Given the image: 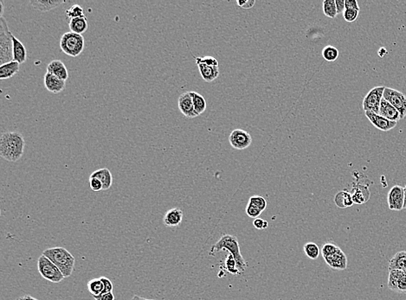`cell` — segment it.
<instances>
[{"label":"cell","instance_id":"8fae6325","mask_svg":"<svg viewBox=\"0 0 406 300\" xmlns=\"http://www.w3.org/2000/svg\"><path fill=\"white\" fill-rule=\"evenodd\" d=\"M387 202L391 210L400 211L404 209L405 203V192L404 188L400 185L393 186L390 189L387 196Z\"/></svg>","mask_w":406,"mask_h":300},{"label":"cell","instance_id":"3957f363","mask_svg":"<svg viewBox=\"0 0 406 300\" xmlns=\"http://www.w3.org/2000/svg\"><path fill=\"white\" fill-rule=\"evenodd\" d=\"M222 250H227L230 254L234 257L239 273H244L247 267V264L242 256L240 246L237 237L230 235H224L222 236L220 239L217 240V243L212 246L210 253L213 254L214 252H220Z\"/></svg>","mask_w":406,"mask_h":300},{"label":"cell","instance_id":"681fc988","mask_svg":"<svg viewBox=\"0 0 406 300\" xmlns=\"http://www.w3.org/2000/svg\"><path fill=\"white\" fill-rule=\"evenodd\" d=\"M0 17H3V2L2 1H0Z\"/></svg>","mask_w":406,"mask_h":300},{"label":"cell","instance_id":"6da1fadb","mask_svg":"<svg viewBox=\"0 0 406 300\" xmlns=\"http://www.w3.org/2000/svg\"><path fill=\"white\" fill-rule=\"evenodd\" d=\"M25 141L18 132H3L0 138V156L9 162H17L24 152Z\"/></svg>","mask_w":406,"mask_h":300},{"label":"cell","instance_id":"e0dca14e","mask_svg":"<svg viewBox=\"0 0 406 300\" xmlns=\"http://www.w3.org/2000/svg\"><path fill=\"white\" fill-rule=\"evenodd\" d=\"M379 115L392 121L398 122V120H401L399 111L384 98L382 99L379 107Z\"/></svg>","mask_w":406,"mask_h":300},{"label":"cell","instance_id":"f546056e","mask_svg":"<svg viewBox=\"0 0 406 300\" xmlns=\"http://www.w3.org/2000/svg\"><path fill=\"white\" fill-rule=\"evenodd\" d=\"M306 256L311 259V260H316L321 254V249L317 244L315 242H307L303 247Z\"/></svg>","mask_w":406,"mask_h":300},{"label":"cell","instance_id":"74e56055","mask_svg":"<svg viewBox=\"0 0 406 300\" xmlns=\"http://www.w3.org/2000/svg\"><path fill=\"white\" fill-rule=\"evenodd\" d=\"M359 10H352V9H346L343 13V17L346 22L352 23L359 17Z\"/></svg>","mask_w":406,"mask_h":300},{"label":"cell","instance_id":"836d02e7","mask_svg":"<svg viewBox=\"0 0 406 300\" xmlns=\"http://www.w3.org/2000/svg\"><path fill=\"white\" fill-rule=\"evenodd\" d=\"M250 205L253 206L255 208L261 210L262 212L265 210L266 207H267V201L264 199L263 196H251L250 200H249V203Z\"/></svg>","mask_w":406,"mask_h":300},{"label":"cell","instance_id":"83f0119b","mask_svg":"<svg viewBox=\"0 0 406 300\" xmlns=\"http://www.w3.org/2000/svg\"><path fill=\"white\" fill-rule=\"evenodd\" d=\"M88 292L90 293L93 297H97L103 294L104 291V285L102 282V279H93L88 282Z\"/></svg>","mask_w":406,"mask_h":300},{"label":"cell","instance_id":"52a82bcc","mask_svg":"<svg viewBox=\"0 0 406 300\" xmlns=\"http://www.w3.org/2000/svg\"><path fill=\"white\" fill-rule=\"evenodd\" d=\"M385 88L386 87H375L368 92L363 100L364 111L372 112L379 115V107L381 104Z\"/></svg>","mask_w":406,"mask_h":300},{"label":"cell","instance_id":"7402d4cb","mask_svg":"<svg viewBox=\"0 0 406 300\" xmlns=\"http://www.w3.org/2000/svg\"><path fill=\"white\" fill-rule=\"evenodd\" d=\"M20 64L17 61H11L0 66V79L7 80L13 77L19 72Z\"/></svg>","mask_w":406,"mask_h":300},{"label":"cell","instance_id":"f1b7e54d","mask_svg":"<svg viewBox=\"0 0 406 300\" xmlns=\"http://www.w3.org/2000/svg\"><path fill=\"white\" fill-rule=\"evenodd\" d=\"M192 98H193V105H194V109L196 111L198 115H202L204 113L205 109H206V101L204 100L202 95H200L197 92H190Z\"/></svg>","mask_w":406,"mask_h":300},{"label":"cell","instance_id":"ab89813d","mask_svg":"<svg viewBox=\"0 0 406 300\" xmlns=\"http://www.w3.org/2000/svg\"><path fill=\"white\" fill-rule=\"evenodd\" d=\"M246 214H247L249 217L257 219V218H259V216L262 214V211L257 209V208H255L253 206L248 204L247 207H246Z\"/></svg>","mask_w":406,"mask_h":300},{"label":"cell","instance_id":"d6a6232c","mask_svg":"<svg viewBox=\"0 0 406 300\" xmlns=\"http://www.w3.org/2000/svg\"><path fill=\"white\" fill-rule=\"evenodd\" d=\"M323 12L325 16L335 18L337 17V9L335 5V0H324L323 1Z\"/></svg>","mask_w":406,"mask_h":300},{"label":"cell","instance_id":"8d00e7d4","mask_svg":"<svg viewBox=\"0 0 406 300\" xmlns=\"http://www.w3.org/2000/svg\"><path fill=\"white\" fill-rule=\"evenodd\" d=\"M338 248L339 247L335 243L327 242L322 246L321 252H322V256L324 258V257L328 256L331 253H335V251L338 250Z\"/></svg>","mask_w":406,"mask_h":300},{"label":"cell","instance_id":"d4e9b609","mask_svg":"<svg viewBox=\"0 0 406 300\" xmlns=\"http://www.w3.org/2000/svg\"><path fill=\"white\" fill-rule=\"evenodd\" d=\"M68 27L73 33L82 35L87 31L88 28V19L87 17H81L74 18L68 22Z\"/></svg>","mask_w":406,"mask_h":300},{"label":"cell","instance_id":"1f68e13d","mask_svg":"<svg viewBox=\"0 0 406 300\" xmlns=\"http://www.w3.org/2000/svg\"><path fill=\"white\" fill-rule=\"evenodd\" d=\"M338 51L337 48L332 45H328L326 46L323 51H322V57L325 59L326 61H329V62H333V61H336L337 58H338Z\"/></svg>","mask_w":406,"mask_h":300},{"label":"cell","instance_id":"ee69618b","mask_svg":"<svg viewBox=\"0 0 406 300\" xmlns=\"http://www.w3.org/2000/svg\"><path fill=\"white\" fill-rule=\"evenodd\" d=\"M335 5L337 9V13H344L345 10V0H335Z\"/></svg>","mask_w":406,"mask_h":300},{"label":"cell","instance_id":"277c9868","mask_svg":"<svg viewBox=\"0 0 406 300\" xmlns=\"http://www.w3.org/2000/svg\"><path fill=\"white\" fill-rule=\"evenodd\" d=\"M12 32L10 31L4 17H0V63L13 61Z\"/></svg>","mask_w":406,"mask_h":300},{"label":"cell","instance_id":"603a6c76","mask_svg":"<svg viewBox=\"0 0 406 300\" xmlns=\"http://www.w3.org/2000/svg\"><path fill=\"white\" fill-rule=\"evenodd\" d=\"M352 200L354 203L357 204H362L367 202L370 198V191L368 187L366 186L359 185L356 186L352 189Z\"/></svg>","mask_w":406,"mask_h":300},{"label":"cell","instance_id":"7c38bea8","mask_svg":"<svg viewBox=\"0 0 406 300\" xmlns=\"http://www.w3.org/2000/svg\"><path fill=\"white\" fill-rule=\"evenodd\" d=\"M178 106H179L180 111L186 116V118H196L198 116H200L194 109L193 98H192L190 92H186L180 95L179 97V101H178Z\"/></svg>","mask_w":406,"mask_h":300},{"label":"cell","instance_id":"c3c4849f","mask_svg":"<svg viewBox=\"0 0 406 300\" xmlns=\"http://www.w3.org/2000/svg\"><path fill=\"white\" fill-rule=\"evenodd\" d=\"M130 300H148V299H145V298L139 297V296H134V297Z\"/></svg>","mask_w":406,"mask_h":300},{"label":"cell","instance_id":"7bdbcfd3","mask_svg":"<svg viewBox=\"0 0 406 300\" xmlns=\"http://www.w3.org/2000/svg\"><path fill=\"white\" fill-rule=\"evenodd\" d=\"M345 10L346 9H352V10H359V3L356 0H345Z\"/></svg>","mask_w":406,"mask_h":300},{"label":"cell","instance_id":"bcb514c9","mask_svg":"<svg viewBox=\"0 0 406 300\" xmlns=\"http://www.w3.org/2000/svg\"><path fill=\"white\" fill-rule=\"evenodd\" d=\"M255 3H256L255 0H246V2L244 3V6L242 7V8H244V9H251V8L254 6Z\"/></svg>","mask_w":406,"mask_h":300},{"label":"cell","instance_id":"d6986e66","mask_svg":"<svg viewBox=\"0 0 406 300\" xmlns=\"http://www.w3.org/2000/svg\"><path fill=\"white\" fill-rule=\"evenodd\" d=\"M30 3L35 10L47 12V11L53 10L55 8L60 6L61 4L65 3V0H31Z\"/></svg>","mask_w":406,"mask_h":300},{"label":"cell","instance_id":"44dd1931","mask_svg":"<svg viewBox=\"0 0 406 300\" xmlns=\"http://www.w3.org/2000/svg\"><path fill=\"white\" fill-rule=\"evenodd\" d=\"M89 178H95V179H99L102 182V186H103L102 190L110 189V187L113 184V176L109 169H99L97 171L92 172Z\"/></svg>","mask_w":406,"mask_h":300},{"label":"cell","instance_id":"cb8c5ba5","mask_svg":"<svg viewBox=\"0 0 406 300\" xmlns=\"http://www.w3.org/2000/svg\"><path fill=\"white\" fill-rule=\"evenodd\" d=\"M198 65L200 74L206 82H211L216 80L219 75V68L218 67H211L206 64L200 63Z\"/></svg>","mask_w":406,"mask_h":300},{"label":"cell","instance_id":"5b68a950","mask_svg":"<svg viewBox=\"0 0 406 300\" xmlns=\"http://www.w3.org/2000/svg\"><path fill=\"white\" fill-rule=\"evenodd\" d=\"M85 47L84 37L82 35L68 31L64 34L60 39L62 51L71 58H76L81 54Z\"/></svg>","mask_w":406,"mask_h":300},{"label":"cell","instance_id":"4316f807","mask_svg":"<svg viewBox=\"0 0 406 300\" xmlns=\"http://www.w3.org/2000/svg\"><path fill=\"white\" fill-rule=\"evenodd\" d=\"M335 203L337 207L340 209H345L353 205V200H352V195L350 193L342 190L336 194L335 196Z\"/></svg>","mask_w":406,"mask_h":300},{"label":"cell","instance_id":"f35d334b","mask_svg":"<svg viewBox=\"0 0 406 300\" xmlns=\"http://www.w3.org/2000/svg\"><path fill=\"white\" fill-rule=\"evenodd\" d=\"M89 186H90V189L95 192L101 191L103 188L102 182L95 178H89Z\"/></svg>","mask_w":406,"mask_h":300},{"label":"cell","instance_id":"f6af8a7d","mask_svg":"<svg viewBox=\"0 0 406 300\" xmlns=\"http://www.w3.org/2000/svg\"><path fill=\"white\" fill-rule=\"evenodd\" d=\"M95 300H115V295L113 293L109 294H102L97 297H94Z\"/></svg>","mask_w":406,"mask_h":300},{"label":"cell","instance_id":"30bf717a","mask_svg":"<svg viewBox=\"0 0 406 300\" xmlns=\"http://www.w3.org/2000/svg\"><path fill=\"white\" fill-rule=\"evenodd\" d=\"M229 142L234 149L244 150L251 145L252 138L251 134L246 131L242 129H236L230 133Z\"/></svg>","mask_w":406,"mask_h":300},{"label":"cell","instance_id":"484cf974","mask_svg":"<svg viewBox=\"0 0 406 300\" xmlns=\"http://www.w3.org/2000/svg\"><path fill=\"white\" fill-rule=\"evenodd\" d=\"M389 270L406 271V251H400L391 259Z\"/></svg>","mask_w":406,"mask_h":300},{"label":"cell","instance_id":"f907efd6","mask_svg":"<svg viewBox=\"0 0 406 300\" xmlns=\"http://www.w3.org/2000/svg\"><path fill=\"white\" fill-rule=\"evenodd\" d=\"M404 192H405V203H404V209H406V185L404 188Z\"/></svg>","mask_w":406,"mask_h":300},{"label":"cell","instance_id":"4dcf8cb0","mask_svg":"<svg viewBox=\"0 0 406 300\" xmlns=\"http://www.w3.org/2000/svg\"><path fill=\"white\" fill-rule=\"evenodd\" d=\"M65 16L68 22L74 19V18H77V17H84V10L82 9V7L79 4H73L71 7H69L68 9L65 11Z\"/></svg>","mask_w":406,"mask_h":300},{"label":"cell","instance_id":"d590c367","mask_svg":"<svg viewBox=\"0 0 406 300\" xmlns=\"http://www.w3.org/2000/svg\"><path fill=\"white\" fill-rule=\"evenodd\" d=\"M225 266H226L227 271L230 272V273H232V274L239 273V271L237 269L236 260H235L234 257L231 254L227 257L226 260H225Z\"/></svg>","mask_w":406,"mask_h":300},{"label":"cell","instance_id":"b9f144b4","mask_svg":"<svg viewBox=\"0 0 406 300\" xmlns=\"http://www.w3.org/2000/svg\"><path fill=\"white\" fill-rule=\"evenodd\" d=\"M253 225L258 230H266L269 227V223H268L267 221H264V220L261 219V218H257V219L254 220Z\"/></svg>","mask_w":406,"mask_h":300},{"label":"cell","instance_id":"7a4b0ae2","mask_svg":"<svg viewBox=\"0 0 406 300\" xmlns=\"http://www.w3.org/2000/svg\"><path fill=\"white\" fill-rule=\"evenodd\" d=\"M43 254L59 268L65 278L71 276L75 260L68 250L65 247H52L44 250Z\"/></svg>","mask_w":406,"mask_h":300},{"label":"cell","instance_id":"9c48e42d","mask_svg":"<svg viewBox=\"0 0 406 300\" xmlns=\"http://www.w3.org/2000/svg\"><path fill=\"white\" fill-rule=\"evenodd\" d=\"M388 288L400 294L406 293V271L389 270Z\"/></svg>","mask_w":406,"mask_h":300},{"label":"cell","instance_id":"8992f818","mask_svg":"<svg viewBox=\"0 0 406 300\" xmlns=\"http://www.w3.org/2000/svg\"><path fill=\"white\" fill-rule=\"evenodd\" d=\"M37 268L41 276L50 282L58 284L65 280V277L59 268L44 254H42L38 259Z\"/></svg>","mask_w":406,"mask_h":300},{"label":"cell","instance_id":"60d3db41","mask_svg":"<svg viewBox=\"0 0 406 300\" xmlns=\"http://www.w3.org/2000/svg\"><path fill=\"white\" fill-rule=\"evenodd\" d=\"M101 279H102L103 285H104V291H103V294H102L113 293L114 286H113L111 280L108 279V278H106V277H101Z\"/></svg>","mask_w":406,"mask_h":300},{"label":"cell","instance_id":"4fadbf2b","mask_svg":"<svg viewBox=\"0 0 406 300\" xmlns=\"http://www.w3.org/2000/svg\"><path fill=\"white\" fill-rule=\"evenodd\" d=\"M326 263L329 265V267L335 270H345L347 267V258L345 256V253L340 248L336 250L335 253L329 254L328 256L324 257Z\"/></svg>","mask_w":406,"mask_h":300},{"label":"cell","instance_id":"ac0fdd59","mask_svg":"<svg viewBox=\"0 0 406 300\" xmlns=\"http://www.w3.org/2000/svg\"><path fill=\"white\" fill-rule=\"evenodd\" d=\"M182 220H183V211L178 208H173L166 212L163 218V223L165 224V226L173 228V227L179 226L180 223H182Z\"/></svg>","mask_w":406,"mask_h":300},{"label":"cell","instance_id":"ffe728a7","mask_svg":"<svg viewBox=\"0 0 406 300\" xmlns=\"http://www.w3.org/2000/svg\"><path fill=\"white\" fill-rule=\"evenodd\" d=\"M12 52H13V61H17L19 64H23L27 59V51L24 44L18 40L17 37L12 34Z\"/></svg>","mask_w":406,"mask_h":300},{"label":"cell","instance_id":"ba28073f","mask_svg":"<svg viewBox=\"0 0 406 300\" xmlns=\"http://www.w3.org/2000/svg\"><path fill=\"white\" fill-rule=\"evenodd\" d=\"M383 98L393 105L400 114L401 119L406 116V96L403 93L391 88H385Z\"/></svg>","mask_w":406,"mask_h":300},{"label":"cell","instance_id":"5bb4252c","mask_svg":"<svg viewBox=\"0 0 406 300\" xmlns=\"http://www.w3.org/2000/svg\"><path fill=\"white\" fill-rule=\"evenodd\" d=\"M365 114H366V118L369 120V121L372 123V125L382 132H388L397 125V122L389 120L375 113L365 112Z\"/></svg>","mask_w":406,"mask_h":300},{"label":"cell","instance_id":"7dc6e473","mask_svg":"<svg viewBox=\"0 0 406 300\" xmlns=\"http://www.w3.org/2000/svg\"><path fill=\"white\" fill-rule=\"evenodd\" d=\"M17 300H38L36 298L31 297L30 295H24L17 299Z\"/></svg>","mask_w":406,"mask_h":300},{"label":"cell","instance_id":"9a60e30c","mask_svg":"<svg viewBox=\"0 0 406 300\" xmlns=\"http://www.w3.org/2000/svg\"><path fill=\"white\" fill-rule=\"evenodd\" d=\"M44 86L48 91L53 94H59L63 90H65L66 81L50 73H46L44 75Z\"/></svg>","mask_w":406,"mask_h":300},{"label":"cell","instance_id":"e575fe53","mask_svg":"<svg viewBox=\"0 0 406 300\" xmlns=\"http://www.w3.org/2000/svg\"><path fill=\"white\" fill-rule=\"evenodd\" d=\"M195 60H196L197 64L203 63V64H206L208 66H211V67H218V61L213 57L207 56V57H203V58H195Z\"/></svg>","mask_w":406,"mask_h":300},{"label":"cell","instance_id":"2e32d148","mask_svg":"<svg viewBox=\"0 0 406 300\" xmlns=\"http://www.w3.org/2000/svg\"><path fill=\"white\" fill-rule=\"evenodd\" d=\"M47 73L53 74L55 76L67 81L68 78V71L65 63L60 60H53L47 66Z\"/></svg>","mask_w":406,"mask_h":300}]
</instances>
